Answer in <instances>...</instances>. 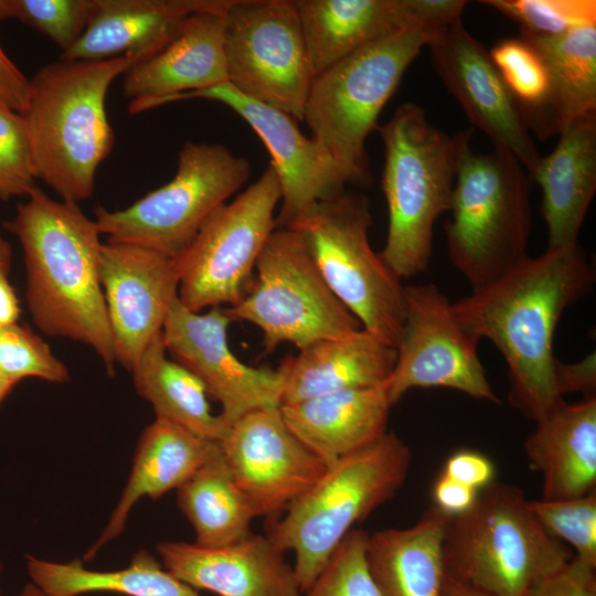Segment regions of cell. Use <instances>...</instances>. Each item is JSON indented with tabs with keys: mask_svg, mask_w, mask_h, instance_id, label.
Here are the masks:
<instances>
[{
	"mask_svg": "<svg viewBox=\"0 0 596 596\" xmlns=\"http://www.w3.org/2000/svg\"><path fill=\"white\" fill-rule=\"evenodd\" d=\"M438 30H401L356 50L312 78L302 120L349 183H370L366 138L377 128V118L405 71Z\"/></svg>",
	"mask_w": 596,
	"mask_h": 596,
	"instance_id": "7",
	"label": "cell"
},
{
	"mask_svg": "<svg viewBox=\"0 0 596 596\" xmlns=\"http://www.w3.org/2000/svg\"><path fill=\"white\" fill-rule=\"evenodd\" d=\"M441 473L479 491L493 482L494 465L479 451L462 449L447 459Z\"/></svg>",
	"mask_w": 596,
	"mask_h": 596,
	"instance_id": "42",
	"label": "cell"
},
{
	"mask_svg": "<svg viewBox=\"0 0 596 596\" xmlns=\"http://www.w3.org/2000/svg\"><path fill=\"white\" fill-rule=\"evenodd\" d=\"M465 0H296L313 77L382 38L461 19Z\"/></svg>",
	"mask_w": 596,
	"mask_h": 596,
	"instance_id": "20",
	"label": "cell"
},
{
	"mask_svg": "<svg viewBox=\"0 0 596 596\" xmlns=\"http://www.w3.org/2000/svg\"><path fill=\"white\" fill-rule=\"evenodd\" d=\"M409 465L408 446L387 432L329 466L281 518L268 522V539L283 552L295 553L292 567L302 594L354 524L394 497Z\"/></svg>",
	"mask_w": 596,
	"mask_h": 596,
	"instance_id": "6",
	"label": "cell"
},
{
	"mask_svg": "<svg viewBox=\"0 0 596 596\" xmlns=\"http://www.w3.org/2000/svg\"><path fill=\"white\" fill-rule=\"evenodd\" d=\"M35 179L25 121L20 113L0 105V200L28 196Z\"/></svg>",
	"mask_w": 596,
	"mask_h": 596,
	"instance_id": "40",
	"label": "cell"
},
{
	"mask_svg": "<svg viewBox=\"0 0 596 596\" xmlns=\"http://www.w3.org/2000/svg\"><path fill=\"white\" fill-rule=\"evenodd\" d=\"M6 223L23 249L26 301L44 333L84 343L115 374V351L99 278L100 232L76 202L35 187Z\"/></svg>",
	"mask_w": 596,
	"mask_h": 596,
	"instance_id": "2",
	"label": "cell"
},
{
	"mask_svg": "<svg viewBox=\"0 0 596 596\" xmlns=\"http://www.w3.org/2000/svg\"><path fill=\"white\" fill-rule=\"evenodd\" d=\"M221 451V441L196 435L158 418L142 432L128 481L110 518L84 555L93 558L125 529L132 507L143 497L158 499L181 487L196 470Z\"/></svg>",
	"mask_w": 596,
	"mask_h": 596,
	"instance_id": "25",
	"label": "cell"
},
{
	"mask_svg": "<svg viewBox=\"0 0 596 596\" xmlns=\"http://www.w3.org/2000/svg\"><path fill=\"white\" fill-rule=\"evenodd\" d=\"M130 372L136 392L151 404L156 417L205 438L220 441L224 438L230 426L212 412L203 383L167 356L162 331L151 340Z\"/></svg>",
	"mask_w": 596,
	"mask_h": 596,
	"instance_id": "31",
	"label": "cell"
},
{
	"mask_svg": "<svg viewBox=\"0 0 596 596\" xmlns=\"http://www.w3.org/2000/svg\"><path fill=\"white\" fill-rule=\"evenodd\" d=\"M251 164L220 143L187 141L175 175L130 206L95 210L107 241L136 244L170 257L181 254L202 224L249 179Z\"/></svg>",
	"mask_w": 596,
	"mask_h": 596,
	"instance_id": "11",
	"label": "cell"
},
{
	"mask_svg": "<svg viewBox=\"0 0 596 596\" xmlns=\"http://www.w3.org/2000/svg\"><path fill=\"white\" fill-rule=\"evenodd\" d=\"M20 307L13 287L8 280V274L0 272V327L17 323Z\"/></svg>",
	"mask_w": 596,
	"mask_h": 596,
	"instance_id": "46",
	"label": "cell"
},
{
	"mask_svg": "<svg viewBox=\"0 0 596 596\" xmlns=\"http://www.w3.org/2000/svg\"><path fill=\"white\" fill-rule=\"evenodd\" d=\"M520 24V31L540 36H554L570 30L596 25L595 0H486Z\"/></svg>",
	"mask_w": 596,
	"mask_h": 596,
	"instance_id": "36",
	"label": "cell"
},
{
	"mask_svg": "<svg viewBox=\"0 0 596 596\" xmlns=\"http://www.w3.org/2000/svg\"><path fill=\"white\" fill-rule=\"evenodd\" d=\"M19 596H49L33 583L25 584Z\"/></svg>",
	"mask_w": 596,
	"mask_h": 596,
	"instance_id": "50",
	"label": "cell"
},
{
	"mask_svg": "<svg viewBox=\"0 0 596 596\" xmlns=\"http://www.w3.org/2000/svg\"><path fill=\"white\" fill-rule=\"evenodd\" d=\"M444 596H491L447 574Z\"/></svg>",
	"mask_w": 596,
	"mask_h": 596,
	"instance_id": "47",
	"label": "cell"
},
{
	"mask_svg": "<svg viewBox=\"0 0 596 596\" xmlns=\"http://www.w3.org/2000/svg\"><path fill=\"white\" fill-rule=\"evenodd\" d=\"M525 596H596L595 567L574 557Z\"/></svg>",
	"mask_w": 596,
	"mask_h": 596,
	"instance_id": "41",
	"label": "cell"
},
{
	"mask_svg": "<svg viewBox=\"0 0 596 596\" xmlns=\"http://www.w3.org/2000/svg\"><path fill=\"white\" fill-rule=\"evenodd\" d=\"M227 6L188 15L160 51L134 64L124 74V94L131 98L130 114L171 103L183 93L228 82L224 54V11Z\"/></svg>",
	"mask_w": 596,
	"mask_h": 596,
	"instance_id": "21",
	"label": "cell"
},
{
	"mask_svg": "<svg viewBox=\"0 0 596 596\" xmlns=\"http://www.w3.org/2000/svg\"><path fill=\"white\" fill-rule=\"evenodd\" d=\"M478 490L441 473L433 488L434 505L449 517L459 515L471 508Z\"/></svg>",
	"mask_w": 596,
	"mask_h": 596,
	"instance_id": "43",
	"label": "cell"
},
{
	"mask_svg": "<svg viewBox=\"0 0 596 596\" xmlns=\"http://www.w3.org/2000/svg\"><path fill=\"white\" fill-rule=\"evenodd\" d=\"M232 321L225 307L194 312L178 297L162 328L167 353L203 383L228 426L252 412L280 407L281 397L278 370L247 365L233 353L227 338Z\"/></svg>",
	"mask_w": 596,
	"mask_h": 596,
	"instance_id": "15",
	"label": "cell"
},
{
	"mask_svg": "<svg viewBox=\"0 0 596 596\" xmlns=\"http://www.w3.org/2000/svg\"><path fill=\"white\" fill-rule=\"evenodd\" d=\"M376 130L384 143L382 190L389 212L380 255L403 279L428 266L434 225L451 209L459 159L473 129L450 136L430 125L419 106L405 103Z\"/></svg>",
	"mask_w": 596,
	"mask_h": 596,
	"instance_id": "4",
	"label": "cell"
},
{
	"mask_svg": "<svg viewBox=\"0 0 596 596\" xmlns=\"http://www.w3.org/2000/svg\"><path fill=\"white\" fill-rule=\"evenodd\" d=\"M445 224L448 256L477 289L526 255L531 233L530 182L509 151L464 148Z\"/></svg>",
	"mask_w": 596,
	"mask_h": 596,
	"instance_id": "8",
	"label": "cell"
},
{
	"mask_svg": "<svg viewBox=\"0 0 596 596\" xmlns=\"http://www.w3.org/2000/svg\"><path fill=\"white\" fill-rule=\"evenodd\" d=\"M0 374L13 384L26 377L52 383H64L70 377L49 344L18 323L0 327Z\"/></svg>",
	"mask_w": 596,
	"mask_h": 596,
	"instance_id": "39",
	"label": "cell"
},
{
	"mask_svg": "<svg viewBox=\"0 0 596 596\" xmlns=\"http://www.w3.org/2000/svg\"><path fill=\"white\" fill-rule=\"evenodd\" d=\"M233 321L256 326L267 353L283 343L298 350L360 330L359 320L331 291L299 234L275 228L241 301L226 308Z\"/></svg>",
	"mask_w": 596,
	"mask_h": 596,
	"instance_id": "10",
	"label": "cell"
},
{
	"mask_svg": "<svg viewBox=\"0 0 596 596\" xmlns=\"http://www.w3.org/2000/svg\"><path fill=\"white\" fill-rule=\"evenodd\" d=\"M180 511L195 533V544L217 547L252 534L256 513L236 486L221 451L177 489Z\"/></svg>",
	"mask_w": 596,
	"mask_h": 596,
	"instance_id": "33",
	"label": "cell"
},
{
	"mask_svg": "<svg viewBox=\"0 0 596 596\" xmlns=\"http://www.w3.org/2000/svg\"><path fill=\"white\" fill-rule=\"evenodd\" d=\"M435 284L404 286L396 361L385 382L392 405L412 389L447 387L499 404L478 356V342Z\"/></svg>",
	"mask_w": 596,
	"mask_h": 596,
	"instance_id": "14",
	"label": "cell"
},
{
	"mask_svg": "<svg viewBox=\"0 0 596 596\" xmlns=\"http://www.w3.org/2000/svg\"><path fill=\"white\" fill-rule=\"evenodd\" d=\"M161 564L179 579L219 596H302L294 567L267 535L251 534L228 545L162 542Z\"/></svg>",
	"mask_w": 596,
	"mask_h": 596,
	"instance_id": "22",
	"label": "cell"
},
{
	"mask_svg": "<svg viewBox=\"0 0 596 596\" xmlns=\"http://www.w3.org/2000/svg\"><path fill=\"white\" fill-rule=\"evenodd\" d=\"M15 384L0 374V406Z\"/></svg>",
	"mask_w": 596,
	"mask_h": 596,
	"instance_id": "49",
	"label": "cell"
},
{
	"mask_svg": "<svg viewBox=\"0 0 596 596\" xmlns=\"http://www.w3.org/2000/svg\"><path fill=\"white\" fill-rule=\"evenodd\" d=\"M489 55L530 129L540 134L550 97L546 66L523 38L498 42Z\"/></svg>",
	"mask_w": 596,
	"mask_h": 596,
	"instance_id": "34",
	"label": "cell"
},
{
	"mask_svg": "<svg viewBox=\"0 0 596 596\" xmlns=\"http://www.w3.org/2000/svg\"><path fill=\"white\" fill-rule=\"evenodd\" d=\"M230 0H92L86 29L61 60L98 61L123 55L141 61L160 51L183 20L223 9Z\"/></svg>",
	"mask_w": 596,
	"mask_h": 596,
	"instance_id": "23",
	"label": "cell"
},
{
	"mask_svg": "<svg viewBox=\"0 0 596 596\" xmlns=\"http://www.w3.org/2000/svg\"><path fill=\"white\" fill-rule=\"evenodd\" d=\"M542 525L575 549V556L596 567V490L562 500H529Z\"/></svg>",
	"mask_w": 596,
	"mask_h": 596,
	"instance_id": "37",
	"label": "cell"
},
{
	"mask_svg": "<svg viewBox=\"0 0 596 596\" xmlns=\"http://www.w3.org/2000/svg\"><path fill=\"white\" fill-rule=\"evenodd\" d=\"M12 260V251L9 242L0 233V272L9 273Z\"/></svg>",
	"mask_w": 596,
	"mask_h": 596,
	"instance_id": "48",
	"label": "cell"
},
{
	"mask_svg": "<svg viewBox=\"0 0 596 596\" xmlns=\"http://www.w3.org/2000/svg\"><path fill=\"white\" fill-rule=\"evenodd\" d=\"M190 98L230 107L264 142L281 190L276 228L287 227L315 204L345 192L347 177L324 148L300 130L292 116L243 95L230 83L183 93L173 102Z\"/></svg>",
	"mask_w": 596,
	"mask_h": 596,
	"instance_id": "17",
	"label": "cell"
},
{
	"mask_svg": "<svg viewBox=\"0 0 596 596\" xmlns=\"http://www.w3.org/2000/svg\"><path fill=\"white\" fill-rule=\"evenodd\" d=\"M557 385L561 396L571 392H583L586 396L595 395L596 365L595 353L574 364L560 362Z\"/></svg>",
	"mask_w": 596,
	"mask_h": 596,
	"instance_id": "45",
	"label": "cell"
},
{
	"mask_svg": "<svg viewBox=\"0 0 596 596\" xmlns=\"http://www.w3.org/2000/svg\"><path fill=\"white\" fill-rule=\"evenodd\" d=\"M2 568H3V566H2V564H1V562H0V573H1Z\"/></svg>",
	"mask_w": 596,
	"mask_h": 596,
	"instance_id": "51",
	"label": "cell"
},
{
	"mask_svg": "<svg viewBox=\"0 0 596 596\" xmlns=\"http://www.w3.org/2000/svg\"><path fill=\"white\" fill-rule=\"evenodd\" d=\"M543 60L550 97L540 136L560 134L571 123L596 115V25L554 36L521 32Z\"/></svg>",
	"mask_w": 596,
	"mask_h": 596,
	"instance_id": "30",
	"label": "cell"
},
{
	"mask_svg": "<svg viewBox=\"0 0 596 596\" xmlns=\"http://www.w3.org/2000/svg\"><path fill=\"white\" fill-rule=\"evenodd\" d=\"M595 272L578 244L526 256L492 281L453 302L465 329L504 358L509 401L534 422L561 398L553 353L562 313L592 290Z\"/></svg>",
	"mask_w": 596,
	"mask_h": 596,
	"instance_id": "1",
	"label": "cell"
},
{
	"mask_svg": "<svg viewBox=\"0 0 596 596\" xmlns=\"http://www.w3.org/2000/svg\"><path fill=\"white\" fill-rule=\"evenodd\" d=\"M281 190L268 166L232 201L213 211L189 246L175 257L178 297L191 311L233 307L246 294L259 255L276 228Z\"/></svg>",
	"mask_w": 596,
	"mask_h": 596,
	"instance_id": "12",
	"label": "cell"
},
{
	"mask_svg": "<svg viewBox=\"0 0 596 596\" xmlns=\"http://www.w3.org/2000/svg\"><path fill=\"white\" fill-rule=\"evenodd\" d=\"M443 547L447 574L491 596H525L574 557L519 487L494 481L450 517Z\"/></svg>",
	"mask_w": 596,
	"mask_h": 596,
	"instance_id": "5",
	"label": "cell"
},
{
	"mask_svg": "<svg viewBox=\"0 0 596 596\" xmlns=\"http://www.w3.org/2000/svg\"><path fill=\"white\" fill-rule=\"evenodd\" d=\"M530 173L542 190L547 249L577 244L596 191V115L571 123Z\"/></svg>",
	"mask_w": 596,
	"mask_h": 596,
	"instance_id": "28",
	"label": "cell"
},
{
	"mask_svg": "<svg viewBox=\"0 0 596 596\" xmlns=\"http://www.w3.org/2000/svg\"><path fill=\"white\" fill-rule=\"evenodd\" d=\"M224 54L235 89L302 120L313 74L296 1L231 0Z\"/></svg>",
	"mask_w": 596,
	"mask_h": 596,
	"instance_id": "13",
	"label": "cell"
},
{
	"mask_svg": "<svg viewBox=\"0 0 596 596\" xmlns=\"http://www.w3.org/2000/svg\"><path fill=\"white\" fill-rule=\"evenodd\" d=\"M528 436L530 466L542 475L544 500L596 490V396L576 403L561 398Z\"/></svg>",
	"mask_w": 596,
	"mask_h": 596,
	"instance_id": "27",
	"label": "cell"
},
{
	"mask_svg": "<svg viewBox=\"0 0 596 596\" xmlns=\"http://www.w3.org/2000/svg\"><path fill=\"white\" fill-rule=\"evenodd\" d=\"M29 88L30 79L0 45V105L21 114L26 105Z\"/></svg>",
	"mask_w": 596,
	"mask_h": 596,
	"instance_id": "44",
	"label": "cell"
},
{
	"mask_svg": "<svg viewBox=\"0 0 596 596\" xmlns=\"http://www.w3.org/2000/svg\"><path fill=\"white\" fill-rule=\"evenodd\" d=\"M449 519L433 504L412 526L369 535L366 562L382 596H444Z\"/></svg>",
	"mask_w": 596,
	"mask_h": 596,
	"instance_id": "29",
	"label": "cell"
},
{
	"mask_svg": "<svg viewBox=\"0 0 596 596\" xmlns=\"http://www.w3.org/2000/svg\"><path fill=\"white\" fill-rule=\"evenodd\" d=\"M221 448L236 486L256 517L268 522L278 519L328 468L289 430L279 407L236 421Z\"/></svg>",
	"mask_w": 596,
	"mask_h": 596,
	"instance_id": "16",
	"label": "cell"
},
{
	"mask_svg": "<svg viewBox=\"0 0 596 596\" xmlns=\"http://www.w3.org/2000/svg\"><path fill=\"white\" fill-rule=\"evenodd\" d=\"M32 583L49 596H78L107 592L126 596H200L145 550L138 551L129 566L109 572L92 571L79 561L55 563L26 556Z\"/></svg>",
	"mask_w": 596,
	"mask_h": 596,
	"instance_id": "32",
	"label": "cell"
},
{
	"mask_svg": "<svg viewBox=\"0 0 596 596\" xmlns=\"http://www.w3.org/2000/svg\"><path fill=\"white\" fill-rule=\"evenodd\" d=\"M395 361V348L363 328L317 341L284 359L277 369L281 377L280 406L382 385Z\"/></svg>",
	"mask_w": 596,
	"mask_h": 596,
	"instance_id": "24",
	"label": "cell"
},
{
	"mask_svg": "<svg viewBox=\"0 0 596 596\" xmlns=\"http://www.w3.org/2000/svg\"><path fill=\"white\" fill-rule=\"evenodd\" d=\"M365 195L321 201L287 227L296 231L324 281L361 327L395 348L404 320V286L369 241Z\"/></svg>",
	"mask_w": 596,
	"mask_h": 596,
	"instance_id": "9",
	"label": "cell"
},
{
	"mask_svg": "<svg viewBox=\"0 0 596 596\" xmlns=\"http://www.w3.org/2000/svg\"><path fill=\"white\" fill-rule=\"evenodd\" d=\"M426 46L434 70L471 124L490 138L494 148L512 153L531 173L541 156L489 52L466 30L461 19L438 30Z\"/></svg>",
	"mask_w": 596,
	"mask_h": 596,
	"instance_id": "19",
	"label": "cell"
},
{
	"mask_svg": "<svg viewBox=\"0 0 596 596\" xmlns=\"http://www.w3.org/2000/svg\"><path fill=\"white\" fill-rule=\"evenodd\" d=\"M141 60L123 55L98 61L60 60L30 79L21 113L36 179L64 201L92 196L98 166L114 145L105 99L111 83Z\"/></svg>",
	"mask_w": 596,
	"mask_h": 596,
	"instance_id": "3",
	"label": "cell"
},
{
	"mask_svg": "<svg viewBox=\"0 0 596 596\" xmlns=\"http://www.w3.org/2000/svg\"><path fill=\"white\" fill-rule=\"evenodd\" d=\"M92 0H0V21L17 19L46 35L62 53L83 35Z\"/></svg>",
	"mask_w": 596,
	"mask_h": 596,
	"instance_id": "35",
	"label": "cell"
},
{
	"mask_svg": "<svg viewBox=\"0 0 596 596\" xmlns=\"http://www.w3.org/2000/svg\"><path fill=\"white\" fill-rule=\"evenodd\" d=\"M390 402L385 383L281 405L289 430L328 467L387 433Z\"/></svg>",
	"mask_w": 596,
	"mask_h": 596,
	"instance_id": "26",
	"label": "cell"
},
{
	"mask_svg": "<svg viewBox=\"0 0 596 596\" xmlns=\"http://www.w3.org/2000/svg\"><path fill=\"white\" fill-rule=\"evenodd\" d=\"M369 535L351 530L302 596H382L366 562Z\"/></svg>",
	"mask_w": 596,
	"mask_h": 596,
	"instance_id": "38",
	"label": "cell"
},
{
	"mask_svg": "<svg viewBox=\"0 0 596 596\" xmlns=\"http://www.w3.org/2000/svg\"><path fill=\"white\" fill-rule=\"evenodd\" d=\"M99 278L110 324L115 359L129 372L162 331L178 298L175 257L136 244H102Z\"/></svg>",
	"mask_w": 596,
	"mask_h": 596,
	"instance_id": "18",
	"label": "cell"
}]
</instances>
